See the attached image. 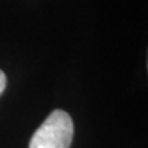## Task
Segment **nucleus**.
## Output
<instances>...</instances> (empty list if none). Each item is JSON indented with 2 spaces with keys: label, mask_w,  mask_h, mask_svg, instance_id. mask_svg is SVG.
<instances>
[{
  "label": "nucleus",
  "mask_w": 148,
  "mask_h": 148,
  "mask_svg": "<svg viewBox=\"0 0 148 148\" xmlns=\"http://www.w3.org/2000/svg\"><path fill=\"white\" fill-rule=\"evenodd\" d=\"M73 136L71 116L63 110H53L33 133L29 148H70Z\"/></svg>",
  "instance_id": "1"
},
{
  "label": "nucleus",
  "mask_w": 148,
  "mask_h": 148,
  "mask_svg": "<svg viewBox=\"0 0 148 148\" xmlns=\"http://www.w3.org/2000/svg\"><path fill=\"white\" fill-rule=\"evenodd\" d=\"M5 85H7V77H5L4 71L0 70V96H1V93L4 92Z\"/></svg>",
  "instance_id": "2"
}]
</instances>
